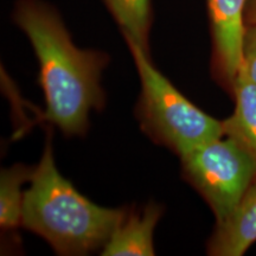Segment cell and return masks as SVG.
Returning <instances> with one entry per match:
<instances>
[{
	"label": "cell",
	"instance_id": "1",
	"mask_svg": "<svg viewBox=\"0 0 256 256\" xmlns=\"http://www.w3.org/2000/svg\"><path fill=\"white\" fill-rule=\"evenodd\" d=\"M14 18L40 60L46 119L66 136H82L92 112L104 106L101 74L108 56L75 46L58 14L37 0H22Z\"/></svg>",
	"mask_w": 256,
	"mask_h": 256
},
{
	"label": "cell",
	"instance_id": "2",
	"mask_svg": "<svg viewBox=\"0 0 256 256\" xmlns=\"http://www.w3.org/2000/svg\"><path fill=\"white\" fill-rule=\"evenodd\" d=\"M30 182L24 191L22 226L42 236L60 255L102 250L126 212L82 196L57 170L50 138Z\"/></svg>",
	"mask_w": 256,
	"mask_h": 256
},
{
	"label": "cell",
	"instance_id": "3",
	"mask_svg": "<svg viewBox=\"0 0 256 256\" xmlns=\"http://www.w3.org/2000/svg\"><path fill=\"white\" fill-rule=\"evenodd\" d=\"M126 42L142 82L138 116L150 136L183 158L197 147L224 136L222 121L188 100L154 68L148 51L136 42Z\"/></svg>",
	"mask_w": 256,
	"mask_h": 256
},
{
	"label": "cell",
	"instance_id": "4",
	"mask_svg": "<svg viewBox=\"0 0 256 256\" xmlns=\"http://www.w3.org/2000/svg\"><path fill=\"white\" fill-rule=\"evenodd\" d=\"M180 159L185 178L209 204L217 223L235 210L256 180L255 160L226 136L197 147Z\"/></svg>",
	"mask_w": 256,
	"mask_h": 256
},
{
	"label": "cell",
	"instance_id": "5",
	"mask_svg": "<svg viewBox=\"0 0 256 256\" xmlns=\"http://www.w3.org/2000/svg\"><path fill=\"white\" fill-rule=\"evenodd\" d=\"M217 75L232 88L243 60L247 0H206Z\"/></svg>",
	"mask_w": 256,
	"mask_h": 256
},
{
	"label": "cell",
	"instance_id": "6",
	"mask_svg": "<svg viewBox=\"0 0 256 256\" xmlns=\"http://www.w3.org/2000/svg\"><path fill=\"white\" fill-rule=\"evenodd\" d=\"M256 242V180L230 215L216 223L208 242V254L242 256Z\"/></svg>",
	"mask_w": 256,
	"mask_h": 256
},
{
	"label": "cell",
	"instance_id": "7",
	"mask_svg": "<svg viewBox=\"0 0 256 256\" xmlns=\"http://www.w3.org/2000/svg\"><path fill=\"white\" fill-rule=\"evenodd\" d=\"M162 214L158 204H148L124 216L102 248V256H152L156 254L153 232Z\"/></svg>",
	"mask_w": 256,
	"mask_h": 256
},
{
	"label": "cell",
	"instance_id": "8",
	"mask_svg": "<svg viewBox=\"0 0 256 256\" xmlns=\"http://www.w3.org/2000/svg\"><path fill=\"white\" fill-rule=\"evenodd\" d=\"M235 110L222 121L224 136L232 139L256 162V83L241 64L232 84Z\"/></svg>",
	"mask_w": 256,
	"mask_h": 256
},
{
	"label": "cell",
	"instance_id": "9",
	"mask_svg": "<svg viewBox=\"0 0 256 256\" xmlns=\"http://www.w3.org/2000/svg\"><path fill=\"white\" fill-rule=\"evenodd\" d=\"M34 168L14 165L2 168L0 174V226L10 230L22 224L24 190L23 185L30 182Z\"/></svg>",
	"mask_w": 256,
	"mask_h": 256
},
{
	"label": "cell",
	"instance_id": "10",
	"mask_svg": "<svg viewBox=\"0 0 256 256\" xmlns=\"http://www.w3.org/2000/svg\"><path fill=\"white\" fill-rule=\"evenodd\" d=\"M112 14L122 28L126 40L139 44L148 51V34L151 26L150 0H104Z\"/></svg>",
	"mask_w": 256,
	"mask_h": 256
},
{
	"label": "cell",
	"instance_id": "11",
	"mask_svg": "<svg viewBox=\"0 0 256 256\" xmlns=\"http://www.w3.org/2000/svg\"><path fill=\"white\" fill-rule=\"evenodd\" d=\"M242 66L256 83V25L246 28Z\"/></svg>",
	"mask_w": 256,
	"mask_h": 256
},
{
	"label": "cell",
	"instance_id": "12",
	"mask_svg": "<svg viewBox=\"0 0 256 256\" xmlns=\"http://www.w3.org/2000/svg\"><path fill=\"white\" fill-rule=\"evenodd\" d=\"M246 26L256 25V0H247L244 11Z\"/></svg>",
	"mask_w": 256,
	"mask_h": 256
}]
</instances>
